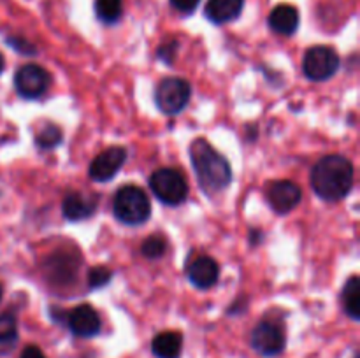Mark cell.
<instances>
[{
    "instance_id": "18",
    "label": "cell",
    "mask_w": 360,
    "mask_h": 358,
    "mask_svg": "<svg viewBox=\"0 0 360 358\" xmlns=\"http://www.w3.org/2000/svg\"><path fill=\"white\" fill-rule=\"evenodd\" d=\"M341 305H343L345 312L350 316L352 319L360 318V279L359 276H352L350 279L345 283L343 291H341Z\"/></svg>"
},
{
    "instance_id": "11",
    "label": "cell",
    "mask_w": 360,
    "mask_h": 358,
    "mask_svg": "<svg viewBox=\"0 0 360 358\" xmlns=\"http://www.w3.org/2000/svg\"><path fill=\"white\" fill-rule=\"evenodd\" d=\"M302 199V192L299 185L288 179H281V181H274L273 185L267 188V200H269L273 211L278 214L290 213Z\"/></svg>"
},
{
    "instance_id": "27",
    "label": "cell",
    "mask_w": 360,
    "mask_h": 358,
    "mask_svg": "<svg viewBox=\"0 0 360 358\" xmlns=\"http://www.w3.org/2000/svg\"><path fill=\"white\" fill-rule=\"evenodd\" d=\"M20 358H46V354L42 353L41 347L37 346H27L23 350V353H21Z\"/></svg>"
},
{
    "instance_id": "7",
    "label": "cell",
    "mask_w": 360,
    "mask_h": 358,
    "mask_svg": "<svg viewBox=\"0 0 360 358\" xmlns=\"http://www.w3.org/2000/svg\"><path fill=\"white\" fill-rule=\"evenodd\" d=\"M340 56L329 46H313L302 58V72L311 81H327L336 74Z\"/></svg>"
},
{
    "instance_id": "10",
    "label": "cell",
    "mask_w": 360,
    "mask_h": 358,
    "mask_svg": "<svg viewBox=\"0 0 360 358\" xmlns=\"http://www.w3.org/2000/svg\"><path fill=\"white\" fill-rule=\"evenodd\" d=\"M127 160V150L122 146H111L108 150H104L102 153H98L97 157L91 160L90 168H88V174L94 181L97 183H105L111 181L116 174L120 172V168L123 167Z\"/></svg>"
},
{
    "instance_id": "28",
    "label": "cell",
    "mask_w": 360,
    "mask_h": 358,
    "mask_svg": "<svg viewBox=\"0 0 360 358\" xmlns=\"http://www.w3.org/2000/svg\"><path fill=\"white\" fill-rule=\"evenodd\" d=\"M4 65H6V62H4V56H2V53H0V72L4 70Z\"/></svg>"
},
{
    "instance_id": "19",
    "label": "cell",
    "mask_w": 360,
    "mask_h": 358,
    "mask_svg": "<svg viewBox=\"0 0 360 358\" xmlns=\"http://www.w3.org/2000/svg\"><path fill=\"white\" fill-rule=\"evenodd\" d=\"M18 344V323L9 312L0 316V357L9 354Z\"/></svg>"
},
{
    "instance_id": "22",
    "label": "cell",
    "mask_w": 360,
    "mask_h": 358,
    "mask_svg": "<svg viewBox=\"0 0 360 358\" xmlns=\"http://www.w3.org/2000/svg\"><path fill=\"white\" fill-rule=\"evenodd\" d=\"M141 251H143V255L146 256V258H160L162 255L165 253V242L162 237H157V235H153V237H148L146 241L143 242V246H141Z\"/></svg>"
},
{
    "instance_id": "5",
    "label": "cell",
    "mask_w": 360,
    "mask_h": 358,
    "mask_svg": "<svg viewBox=\"0 0 360 358\" xmlns=\"http://www.w3.org/2000/svg\"><path fill=\"white\" fill-rule=\"evenodd\" d=\"M190 97H192V86L188 84V81L181 79V77H165L155 91L157 107L164 114L181 112L190 102Z\"/></svg>"
},
{
    "instance_id": "20",
    "label": "cell",
    "mask_w": 360,
    "mask_h": 358,
    "mask_svg": "<svg viewBox=\"0 0 360 358\" xmlns=\"http://www.w3.org/2000/svg\"><path fill=\"white\" fill-rule=\"evenodd\" d=\"M95 14L104 25H115L123 16V0H95Z\"/></svg>"
},
{
    "instance_id": "15",
    "label": "cell",
    "mask_w": 360,
    "mask_h": 358,
    "mask_svg": "<svg viewBox=\"0 0 360 358\" xmlns=\"http://www.w3.org/2000/svg\"><path fill=\"white\" fill-rule=\"evenodd\" d=\"M245 0H207L204 16L214 25H225L234 21L241 14Z\"/></svg>"
},
{
    "instance_id": "26",
    "label": "cell",
    "mask_w": 360,
    "mask_h": 358,
    "mask_svg": "<svg viewBox=\"0 0 360 358\" xmlns=\"http://www.w3.org/2000/svg\"><path fill=\"white\" fill-rule=\"evenodd\" d=\"M200 0H171V6L174 7L176 11H179V13H193V11L197 9V6H199Z\"/></svg>"
},
{
    "instance_id": "8",
    "label": "cell",
    "mask_w": 360,
    "mask_h": 358,
    "mask_svg": "<svg viewBox=\"0 0 360 358\" xmlns=\"http://www.w3.org/2000/svg\"><path fill=\"white\" fill-rule=\"evenodd\" d=\"M51 76L48 70L35 63H28L18 69L14 76V86L23 98H39L48 91Z\"/></svg>"
},
{
    "instance_id": "6",
    "label": "cell",
    "mask_w": 360,
    "mask_h": 358,
    "mask_svg": "<svg viewBox=\"0 0 360 358\" xmlns=\"http://www.w3.org/2000/svg\"><path fill=\"white\" fill-rule=\"evenodd\" d=\"M79 255L69 249H60L46 258L42 270H44L46 279L55 286H69L76 281L77 270H79Z\"/></svg>"
},
{
    "instance_id": "29",
    "label": "cell",
    "mask_w": 360,
    "mask_h": 358,
    "mask_svg": "<svg viewBox=\"0 0 360 358\" xmlns=\"http://www.w3.org/2000/svg\"><path fill=\"white\" fill-rule=\"evenodd\" d=\"M0 300H2V284H0Z\"/></svg>"
},
{
    "instance_id": "2",
    "label": "cell",
    "mask_w": 360,
    "mask_h": 358,
    "mask_svg": "<svg viewBox=\"0 0 360 358\" xmlns=\"http://www.w3.org/2000/svg\"><path fill=\"white\" fill-rule=\"evenodd\" d=\"M313 192L323 200H340L354 186V165L341 154H329L319 160L311 172Z\"/></svg>"
},
{
    "instance_id": "13",
    "label": "cell",
    "mask_w": 360,
    "mask_h": 358,
    "mask_svg": "<svg viewBox=\"0 0 360 358\" xmlns=\"http://www.w3.org/2000/svg\"><path fill=\"white\" fill-rule=\"evenodd\" d=\"M220 277V267L211 256H199L188 267V279L199 290H207L214 286Z\"/></svg>"
},
{
    "instance_id": "1",
    "label": "cell",
    "mask_w": 360,
    "mask_h": 358,
    "mask_svg": "<svg viewBox=\"0 0 360 358\" xmlns=\"http://www.w3.org/2000/svg\"><path fill=\"white\" fill-rule=\"evenodd\" d=\"M190 160L195 171L197 183L206 195L220 193L231 185L232 168L227 158L218 153L202 137L190 144Z\"/></svg>"
},
{
    "instance_id": "12",
    "label": "cell",
    "mask_w": 360,
    "mask_h": 358,
    "mask_svg": "<svg viewBox=\"0 0 360 358\" xmlns=\"http://www.w3.org/2000/svg\"><path fill=\"white\" fill-rule=\"evenodd\" d=\"M67 325L72 330L74 336L94 337L101 332V318L98 312L91 305L81 304L69 311L67 314Z\"/></svg>"
},
{
    "instance_id": "23",
    "label": "cell",
    "mask_w": 360,
    "mask_h": 358,
    "mask_svg": "<svg viewBox=\"0 0 360 358\" xmlns=\"http://www.w3.org/2000/svg\"><path fill=\"white\" fill-rule=\"evenodd\" d=\"M112 272L108 267H94V269L88 272V284L90 288H102L111 281Z\"/></svg>"
},
{
    "instance_id": "9",
    "label": "cell",
    "mask_w": 360,
    "mask_h": 358,
    "mask_svg": "<svg viewBox=\"0 0 360 358\" xmlns=\"http://www.w3.org/2000/svg\"><path fill=\"white\" fill-rule=\"evenodd\" d=\"M253 350L262 357H276L285 350L287 337H285L283 329L274 321H260L252 332Z\"/></svg>"
},
{
    "instance_id": "16",
    "label": "cell",
    "mask_w": 360,
    "mask_h": 358,
    "mask_svg": "<svg viewBox=\"0 0 360 358\" xmlns=\"http://www.w3.org/2000/svg\"><path fill=\"white\" fill-rule=\"evenodd\" d=\"M95 209H97V200L77 192L69 193L62 202L63 216L70 221L86 220L95 213Z\"/></svg>"
},
{
    "instance_id": "21",
    "label": "cell",
    "mask_w": 360,
    "mask_h": 358,
    "mask_svg": "<svg viewBox=\"0 0 360 358\" xmlns=\"http://www.w3.org/2000/svg\"><path fill=\"white\" fill-rule=\"evenodd\" d=\"M62 142V130L56 125H46L41 132L35 135V144L41 150H53Z\"/></svg>"
},
{
    "instance_id": "17",
    "label": "cell",
    "mask_w": 360,
    "mask_h": 358,
    "mask_svg": "<svg viewBox=\"0 0 360 358\" xmlns=\"http://www.w3.org/2000/svg\"><path fill=\"white\" fill-rule=\"evenodd\" d=\"M183 350V336L179 332H162L151 343V351L157 358H179Z\"/></svg>"
},
{
    "instance_id": "4",
    "label": "cell",
    "mask_w": 360,
    "mask_h": 358,
    "mask_svg": "<svg viewBox=\"0 0 360 358\" xmlns=\"http://www.w3.org/2000/svg\"><path fill=\"white\" fill-rule=\"evenodd\" d=\"M150 188L160 202L167 206H179L188 197V185L181 172L176 168H158L151 174Z\"/></svg>"
},
{
    "instance_id": "14",
    "label": "cell",
    "mask_w": 360,
    "mask_h": 358,
    "mask_svg": "<svg viewBox=\"0 0 360 358\" xmlns=\"http://www.w3.org/2000/svg\"><path fill=\"white\" fill-rule=\"evenodd\" d=\"M299 23H301V16H299L297 7L290 6V4H280L269 14L271 30L280 35L295 34Z\"/></svg>"
},
{
    "instance_id": "3",
    "label": "cell",
    "mask_w": 360,
    "mask_h": 358,
    "mask_svg": "<svg viewBox=\"0 0 360 358\" xmlns=\"http://www.w3.org/2000/svg\"><path fill=\"white\" fill-rule=\"evenodd\" d=\"M112 211L116 220L125 225H143L151 214V204L144 190L139 186L127 185L116 192L112 200Z\"/></svg>"
},
{
    "instance_id": "24",
    "label": "cell",
    "mask_w": 360,
    "mask_h": 358,
    "mask_svg": "<svg viewBox=\"0 0 360 358\" xmlns=\"http://www.w3.org/2000/svg\"><path fill=\"white\" fill-rule=\"evenodd\" d=\"M176 51H178V42L176 41L164 42V44L158 48V58L164 60L165 63H172V60H174L176 56Z\"/></svg>"
},
{
    "instance_id": "25",
    "label": "cell",
    "mask_w": 360,
    "mask_h": 358,
    "mask_svg": "<svg viewBox=\"0 0 360 358\" xmlns=\"http://www.w3.org/2000/svg\"><path fill=\"white\" fill-rule=\"evenodd\" d=\"M7 44L13 46L16 51H20L21 55H35V48L32 44H28L25 39H20V37H9L7 39Z\"/></svg>"
}]
</instances>
